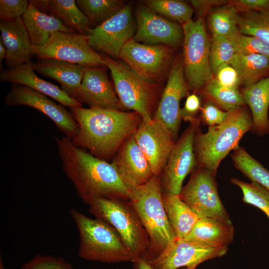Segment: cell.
Segmentation results:
<instances>
[{"label": "cell", "instance_id": "cell-13", "mask_svg": "<svg viewBox=\"0 0 269 269\" xmlns=\"http://www.w3.org/2000/svg\"><path fill=\"white\" fill-rule=\"evenodd\" d=\"M200 123L198 118L191 122L175 142L163 169L161 183L164 193L179 194L185 178L197 165L194 139Z\"/></svg>", "mask_w": 269, "mask_h": 269}, {"label": "cell", "instance_id": "cell-18", "mask_svg": "<svg viewBox=\"0 0 269 269\" xmlns=\"http://www.w3.org/2000/svg\"><path fill=\"white\" fill-rule=\"evenodd\" d=\"M183 59L178 58L173 63L154 115V120L162 123L176 137L180 121V102L188 95Z\"/></svg>", "mask_w": 269, "mask_h": 269}, {"label": "cell", "instance_id": "cell-24", "mask_svg": "<svg viewBox=\"0 0 269 269\" xmlns=\"http://www.w3.org/2000/svg\"><path fill=\"white\" fill-rule=\"evenodd\" d=\"M252 118L251 131L258 135L269 134V76L241 91Z\"/></svg>", "mask_w": 269, "mask_h": 269}, {"label": "cell", "instance_id": "cell-19", "mask_svg": "<svg viewBox=\"0 0 269 269\" xmlns=\"http://www.w3.org/2000/svg\"><path fill=\"white\" fill-rule=\"evenodd\" d=\"M105 67L87 68L74 99L90 107L123 111L124 107L108 78Z\"/></svg>", "mask_w": 269, "mask_h": 269}, {"label": "cell", "instance_id": "cell-6", "mask_svg": "<svg viewBox=\"0 0 269 269\" xmlns=\"http://www.w3.org/2000/svg\"><path fill=\"white\" fill-rule=\"evenodd\" d=\"M89 212L117 232L134 263L142 259L149 245L148 234L129 202L115 198H98L89 204Z\"/></svg>", "mask_w": 269, "mask_h": 269}, {"label": "cell", "instance_id": "cell-39", "mask_svg": "<svg viewBox=\"0 0 269 269\" xmlns=\"http://www.w3.org/2000/svg\"><path fill=\"white\" fill-rule=\"evenodd\" d=\"M20 269H75L63 258L37 255L22 265Z\"/></svg>", "mask_w": 269, "mask_h": 269}, {"label": "cell", "instance_id": "cell-9", "mask_svg": "<svg viewBox=\"0 0 269 269\" xmlns=\"http://www.w3.org/2000/svg\"><path fill=\"white\" fill-rule=\"evenodd\" d=\"M173 55L170 47L144 44L132 38L123 47L119 58L140 78L157 85L169 75Z\"/></svg>", "mask_w": 269, "mask_h": 269}, {"label": "cell", "instance_id": "cell-8", "mask_svg": "<svg viewBox=\"0 0 269 269\" xmlns=\"http://www.w3.org/2000/svg\"><path fill=\"white\" fill-rule=\"evenodd\" d=\"M111 71L115 89L124 108L133 110L142 121L152 120L157 85L144 81L124 63L103 55Z\"/></svg>", "mask_w": 269, "mask_h": 269}, {"label": "cell", "instance_id": "cell-44", "mask_svg": "<svg viewBox=\"0 0 269 269\" xmlns=\"http://www.w3.org/2000/svg\"><path fill=\"white\" fill-rule=\"evenodd\" d=\"M229 3L238 12L269 11V0H231Z\"/></svg>", "mask_w": 269, "mask_h": 269}, {"label": "cell", "instance_id": "cell-20", "mask_svg": "<svg viewBox=\"0 0 269 269\" xmlns=\"http://www.w3.org/2000/svg\"><path fill=\"white\" fill-rule=\"evenodd\" d=\"M111 163L130 189L145 184L154 175L134 134L123 142Z\"/></svg>", "mask_w": 269, "mask_h": 269}, {"label": "cell", "instance_id": "cell-7", "mask_svg": "<svg viewBox=\"0 0 269 269\" xmlns=\"http://www.w3.org/2000/svg\"><path fill=\"white\" fill-rule=\"evenodd\" d=\"M184 77L188 89L200 92L214 78L209 59L210 40L204 17L182 25Z\"/></svg>", "mask_w": 269, "mask_h": 269}, {"label": "cell", "instance_id": "cell-4", "mask_svg": "<svg viewBox=\"0 0 269 269\" xmlns=\"http://www.w3.org/2000/svg\"><path fill=\"white\" fill-rule=\"evenodd\" d=\"M161 187L159 176L154 175L145 184L130 189L129 203L149 237V247L142 259L146 261L156 258L177 238L164 208Z\"/></svg>", "mask_w": 269, "mask_h": 269}, {"label": "cell", "instance_id": "cell-12", "mask_svg": "<svg viewBox=\"0 0 269 269\" xmlns=\"http://www.w3.org/2000/svg\"><path fill=\"white\" fill-rule=\"evenodd\" d=\"M136 28L132 4L129 3L110 18L92 29L87 35L89 43L98 53L116 59L119 57L124 46L133 38Z\"/></svg>", "mask_w": 269, "mask_h": 269}, {"label": "cell", "instance_id": "cell-42", "mask_svg": "<svg viewBox=\"0 0 269 269\" xmlns=\"http://www.w3.org/2000/svg\"><path fill=\"white\" fill-rule=\"evenodd\" d=\"M214 77L224 87L238 89L240 86L238 72L230 64H226L219 67L214 75Z\"/></svg>", "mask_w": 269, "mask_h": 269}, {"label": "cell", "instance_id": "cell-36", "mask_svg": "<svg viewBox=\"0 0 269 269\" xmlns=\"http://www.w3.org/2000/svg\"><path fill=\"white\" fill-rule=\"evenodd\" d=\"M230 182L241 189L244 203L260 209L269 219V190L255 182L248 183L235 178H231Z\"/></svg>", "mask_w": 269, "mask_h": 269}, {"label": "cell", "instance_id": "cell-35", "mask_svg": "<svg viewBox=\"0 0 269 269\" xmlns=\"http://www.w3.org/2000/svg\"><path fill=\"white\" fill-rule=\"evenodd\" d=\"M146 6L157 14L169 20L184 23L191 19L193 9L183 1L178 0H148Z\"/></svg>", "mask_w": 269, "mask_h": 269}, {"label": "cell", "instance_id": "cell-37", "mask_svg": "<svg viewBox=\"0 0 269 269\" xmlns=\"http://www.w3.org/2000/svg\"><path fill=\"white\" fill-rule=\"evenodd\" d=\"M236 54V50L229 37L212 35L209 59L213 75L221 66L230 64Z\"/></svg>", "mask_w": 269, "mask_h": 269}, {"label": "cell", "instance_id": "cell-3", "mask_svg": "<svg viewBox=\"0 0 269 269\" xmlns=\"http://www.w3.org/2000/svg\"><path fill=\"white\" fill-rule=\"evenodd\" d=\"M252 127L251 113L246 106L229 112L224 122L208 127L206 133L198 129L194 139L197 165L216 175L221 161L240 147V140Z\"/></svg>", "mask_w": 269, "mask_h": 269}, {"label": "cell", "instance_id": "cell-2", "mask_svg": "<svg viewBox=\"0 0 269 269\" xmlns=\"http://www.w3.org/2000/svg\"><path fill=\"white\" fill-rule=\"evenodd\" d=\"M79 126L71 139L105 161L114 157L126 139L134 134L142 121L137 113L96 107L70 108Z\"/></svg>", "mask_w": 269, "mask_h": 269}, {"label": "cell", "instance_id": "cell-14", "mask_svg": "<svg viewBox=\"0 0 269 269\" xmlns=\"http://www.w3.org/2000/svg\"><path fill=\"white\" fill-rule=\"evenodd\" d=\"M7 106L25 105L32 107L50 119L57 129L70 139L77 134L79 126L70 112L47 96L21 85H12L4 99Z\"/></svg>", "mask_w": 269, "mask_h": 269}, {"label": "cell", "instance_id": "cell-22", "mask_svg": "<svg viewBox=\"0 0 269 269\" xmlns=\"http://www.w3.org/2000/svg\"><path fill=\"white\" fill-rule=\"evenodd\" d=\"M0 31L6 50L5 64L8 68L31 64L32 46L22 17L12 21H0Z\"/></svg>", "mask_w": 269, "mask_h": 269}, {"label": "cell", "instance_id": "cell-41", "mask_svg": "<svg viewBox=\"0 0 269 269\" xmlns=\"http://www.w3.org/2000/svg\"><path fill=\"white\" fill-rule=\"evenodd\" d=\"M29 4L26 0H0V21H12L22 16Z\"/></svg>", "mask_w": 269, "mask_h": 269}, {"label": "cell", "instance_id": "cell-29", "mask_svg": "<svg viewBox=\"0 0 269 269\" xmlns=\"http://www.w3.org/2000/svg\"><path fill=\"white\" fill-rule=\"evenodd\" d=\"M230 64L237 71L243 88L269 76V58L263 55L236 53Z\"/></svg>", "mask_w": 269, "mask_h": 269}, {"label": "cell", "instance_id": "cell-26", "mask_svg": "<svg viewBox=\"0 0 269 269\" xmlns=\"http://www.w3.org/2000/svg\"><path fill=\"white\" fill-rule=\"evenodd\" d=\"M235 230L232 223L209 217L199 219L183 239L211 247H226L233 241Z\"/></svg>", "mask_w": 269, "mask_h": 269}, {"label": "cell", "instance_id": "cell-38", "mask_svg": "<svg viewBox=\"0 0 269 269\" xmlns=\"http://www.w3.org/2000/svg\"><path fill=\"white\" fill-rule=\"evenodd\" d=\"M229 38L236 53L260 54L269 58V43L257 37L242 34L240 31Z\"/></svg>", "mask_w": 269, "mask_h": 269}, {"label": "cell", "instance_id": "cell-15", "mask_svg": "<svg viewBox=\"0 0 269 269\" xmlns=\"http://www.w3.org/2000/svg\"><path fill=\"white\" fill-rule=\"evenodd\" d=\"M228 247H211L201 243L176 238L156 258L146 261L154 269H177L197 267L208 260L221 257Z\"/></svg>", "mask_w": 269, "mask_h": 269}, {"label": "cell", "instance_id": "cell-1", "mask_svg": "<svg viewBox=\"0 0 269 269\" xmlns=\"http://www.w3.org/2000/svg\"><path fill=\"white\" fill-rule=\"evenodd\" d=\"M55 140L63 170L84 203L101 198L130 200L131 191L112 163L76 146L66 136Z\"/></svg>", "mask_w": 269, "mask_h": 269}, {"label": "cell", "instance_id": "cell-21", "mask_svg": "<svg viewBox=\"0 0 269 269\" xmlns=\"http://www.w3.org/2000/svg\"><path fill=\"white\" fill-rule=\"evenodd\" d=\"M31 64H23L3 70L0 74V81L27 86L70 108L82 107L80 103L62 89L39 77Z\"/></svg>", "mask_w": 269, "mask_h": 269}, {"label": "cell", "instance_id": "cell-5", "mask_svg": "<svg viewBox=\"0 0 269 269\" xmlns=\"http://www.w3.org/2000/svg\"><path fill=\"white\" fill-rule=\"evenodd\" d=\"M70 214L79 233L78 255L81 258L106 263L132 262L128 249L112 226L75 209L70 211Z\"/></svg>", "mask_w": 269, "mask_h": 269}, {"label": "cell", "instance_id": "cell-11", "mask_svg": "<svg viewBox=\"0 0 269 269\" xmlns=\"http://www.w3.org/2000/svg\"><path fill=\"white\" fill-rule=\"evenodd\" d=\"M215 176L198 166L182 187L179 196L199 218H213L232 223L219 197Z\"/></svg>", "mask_w": 269, "mask_h": 269}, {"label": "cell", "instance_id": "cell-16", "mask_svg": "<svg viewBox=\"0 0 269 269\" xmlns=\"http://www.w3.org/2000/svg\"><path fill=\"white\" fill-rule=\"evenodd\" d=\"M134 136L154 175L158 176L167 163L176 137L162 123L153 119L142 121Z\"/></svg>", "mask_w": 269, "mask_h": 269}, {"label": "cell", "instance_id": "cell-45", "mask_svg": "<svg viewBox=\"0 0 269 269\" xmlns=\"http://www.w3.org/2000/svg\"><path fill=\"white\" fill-rule=\"evenodd\" d=\"M192 5L196 9L199 17H204L214 8L227 4L228 0H190Z\"/></svg>", "mask_w": 269, "mask_h": 269}, {"label": "cell", "instance_id": "cell-28", "mask_svg": "<svg viewBox=\"0 0 269 269\" xmlns=\"http://www.w3.org/2000/svg\"><path fill=\"white\" fill-rule=\"evenodd\" d=\"M162 201L168 220L177 239H183L191 231L199 217L179 194H162Z\"/></svg>", "mask_w": 269, "mask_h": 269}, {"label": "cell", "instance_id": "cell-47", "mask_svg": "<svg viewBox=\"0 0 269 269\" xmlns=\"http://www.w3.org/2000/svg\"><path fill=\"white\" fill-rule=\"evenodd\" d=\"M6 58V50L1 40L0 41V61Z\"/></svg>", "mask_w": 269, "mask_h": 269}, {"label": "cell", "instance_id": "cell-10", "mask_svg": "<svg viewBox=\"0 0 269 269\" xmlns=\"http://www.w3.org/2000/svg\"><path fill=\"white\" fill-rule=\"evenodd\" d=\"M32 51L40 60L56 59L87 67L106 66L103 55L90 45L87 35L77 33L56 31L43 46L32 47Z\"/></svg>", "mask_w": 269, "mask_h": 269}, {"label": "cell", "instance_id": "cell-46", "mask_svg": "<svg viewBox=\"0 0 269 269\" xmlns=\"http://www.w3.org/2000/svg\"><path fill=\"white\" fill-rule=\"evenodd\" d=\"M134 269H154L146 261L139 259L133 263ZM197 267L192 266L185 269H195Z\"/></svg>", "mask_w": 269, "mask_h": 269}, {"label": "cell", "instance_id": "cell-31", "mask_svg": "<svg viewBox=\"0 0 269 269\" xmlns=\"http://www.w3.org/2000/svg\"><path fill=\"white\" fill-rule=\"evenodd\" d=\"M78 7L88 19L91 28L100 25L124 6L119 0H76Z\"/></svg>", "mask_w": 269, "mask_h": 269}, {"label": "cell", "instance_id": "cell-40", "mask_svg": "<svg viewBox=\"0 0 269 269\" xmlns=\"http://www.w3.org/2000/svg\"><path fill=\"white\" fill-rule=\"evenodd\" d=\"M229 115L221 110L212 102L206 100L201 106L200 120L208 127L218 125L224 122Z\"/></svg>", "mask_w": 269, "mask_h": 269}, {"label": "cell", "instance_id": "cell-34", "mask_svg": "<svg viewBox=\"0 0 269 269\" xmlns=\"http://www.w3.org/2000/svg\"><path fill=\"white\" fill-rule=\"evenodd\" d=\"M237 24L242 34L269 43V11L238 12Z\"/></svg>", "mask_w": 269, "mask_h": 269}, {"label": "cell", "instance_id": "cell-30", "mask_svg": "<svg viewBox=\"0 0 269 269\" xmlns=\"http://www.w3.org/2000/svg\"><path fill=\"white\" fill-rule=\"evenodd\" d=\"M206 100L214 103L221 110L231 112L247 106L242 93L237 89L224 87L214 77L200 92Z\"/></svg>", "mask_w": 269, "mask_h": 269}, {"label": "cell", "instance_id": "cell-23", "mask_svg": "<svg viewBox=\"0 0 269 269\" xmlns=\"http://www.w3.org/2000/svg\"><path fill=\"white\" fill-rule=\"evenodd\" d=\"M31 66L34 71L58 81L62 89L73 99L88 67L52 59H40Z\"/></svg>", "mask_w": 269, "mask_h": 269}, {"label": "cell", "instance_id": "cell-25", "mask_svg": "<svg viewBox=\"0 0 269 269\" xmlns=\"http://www.w3.org/2000/svg\"><path fill=\"white\" fill-rule=\"evenodd\" d=\"M22 18L28 32L32 47L43 46L48 41L52 34L56 31L77 33L65 26L59 18L46 14L30 2Z\"/></svg>", "mask_w": 269, "mask_h": 269}, {"label": "cell", "instance_id": "cell-43", "mask_svg": "<svg viewBox=\"0 0 269 269\" xmlns=\"http://www.w3.org/2000/svg\"><path fill=\"white\" fill-rule=\"evenodd\" d=\"M201 106L200 98L196 94L188 95L183 108L180 109L181 119L190 123L194 121L198 118L196 115L200 112Z\"/></svg>", "mask_w": 269, "mask_h": 269}, {"label": "cell", "instance_id": "cell-17", "mask_svg": "<svg viewBox=\"0 0 269 269\" xmlns=\"http://www.w3.org/2000/svg\"><path fill=\"white\" fill-rule=\"evenodd\" d=\"M136 28L133 39L147 45L162 44L171 48L183 43L182 27L157 14L146 6L136 10Z\"/></svg>", "mask_w": 269, "mask_h": 269}, {"label": "cell", "instance_id": "cell-33", "mask_svg": "<svg viewBox=\"0 0 269 269\" xmlns=\"http://www.w3.org/2000/svg\"><path fill=\"white\" fill-rule=\"evenodd\" d=\"M234 166L251 181L269 191V171L243 147H239L231 155Z\"/></svg>", "mask_w": 269, "mask_h": 269}, {"label": "cell", "instance_id": "cell-32", "mask_svg": "<svg viewBox=\"0 0 269 269\" xmlns=\"http://www.w3.org/2000/svg\"><path fill=\"white\" fill-rule=\"evenodd\" d=\"M238 12L228 3L218 6L208 14L212 35L230 37L239 31L238 27Z\"/></svg>", "mask_w": 269, "mask_h": 269}, {"label": "cell", "instance_id": "cell-27", "mask_svg": "<svg viewBox=\"0 0 269 269\" xmlns=\"http://www.w3.org/2000/svg\"><path fill=\"white\" fill-rule=\"evenodd\" d=\"M29 2L36 7L46 8L51 15L59 18L65 26L79 34L88 35L92 29L75 0H30Z\"/></svg>", "mask_w": 269, "mask_h": 269}]
</instances>
